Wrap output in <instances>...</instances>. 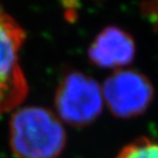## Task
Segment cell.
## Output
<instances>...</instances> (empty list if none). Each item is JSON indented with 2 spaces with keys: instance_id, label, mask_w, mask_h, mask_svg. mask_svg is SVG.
Returning <instances> with one entry per match:
<instances>
[{
  "instance_id": "cell-6",
  "label": "cell",
  "mask_w": 158,
  "mask_h": 158,
  "mask_svg": "<svg viewBox=\"0 0 158 158\" xmlns=\"http://www.w3.org/2000/svg\"><path fill=\"white\" fill-rule=\"evenodd\" d=\"M115 158H158V138H137L124 146Z\"/></svg>"
},
{
  "instance_id": "cell-4",
  "label": "cell",
  "mask_w": 158,
  "mask_h": 158,
  "mask_svg": "<svg viewBox=\"0 0 158 158\" xmlns=\"http://www.w3.org/2000/svg\"><path fill=\"white\" fill-rule=\"evenodd\" d=\"M101 88L104 103L114 116L120 118H133L144 114L155 96L151 80L134 69L114 70Z\"/></svg>"
},
{
  "instance_id": "cell-3",
  "label": "cell",
  "mask_w": 158,
  "mask_h": 158,
  "mask_svg": "<svg viewBox=\"0 0 158 158\" xmlns=\"http://www.w3.org/2000/svg\"><path fill=\"white\" fill-rule=\"evenodd\" d=\"M54 103L63 121L77 127L87 126L102 113V88L84 73L69 72L57 87Z\"/></svg>"
},
{
  "instance_id": "cell-2",
  "label": "cell",
  "mask_w": 158,
  "mask_h": 158,
  "mask_svg": "<svg viewBox=\"0 0 158 158\" xmlns=\"http://www.w3.org/2000/svg\"><path fill=\"white\" fill-rule=\"evenodd\" d=\"M25 31L0 3V114L19 106L27 94V82L20 65Z\"/></svg>"
},
{
  "instance_id": "cell-5",
  "label": "cell",
  "mask_w": 158,
  "mask_h": 158,
  "mask_svg": "<svg viewBox=\"0 0 158 158\" xmlns=\"http://www.w3.org/2000/svg\"><path fill=\"white\" fill-rule=\"evenodd\" d=\"M133 37L118 27H106L97 34L88 48V58L99 68L123 69L135 58Z\"/></svg>"
},
{
  "instance_id": "cell-1",
  "label": "cell",
  "mask_w": 158,
  "mask_h": 158,
  "mask_svg": "<svg viewBox=\"0 0 158 158\" xmlns=\"http://www.w3.org/2000/svg\"><path fill=\"white\" fill-rule=\"evenodd\" d=\"M9 143L17 158H58L67 142L64 126L42 106H25L10 120Z\"/></svg>"
}]
</instances>
